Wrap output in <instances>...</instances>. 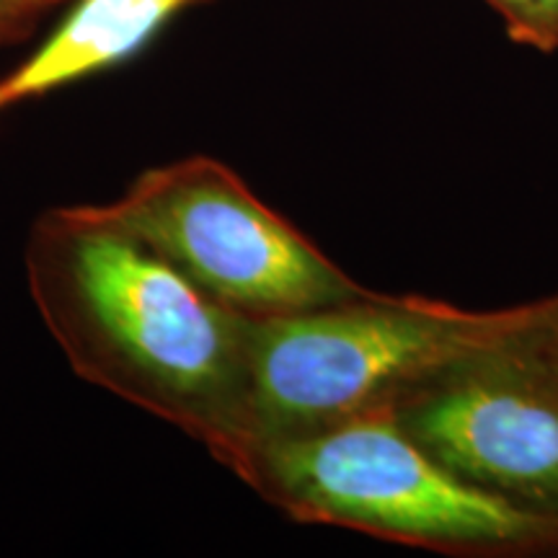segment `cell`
Instances as JSON below:
<instances>
[{
	"label": "cell",
	"instance_id": "obj_3",
	"mask_svg": "<svg viewBox=\"0 0 558 558\" xmlns=\"http://www.w3.org/2000/svg\"><path fill=\"white\" fill-rule=\"evenodd\" d=\"M243 481L298 522L469 556L558 550V522L469 484L396 409L264 442Z\"/></svg>",
	"mask_w": 558,
	"mask_h": 558
},
{
	"label": "cell",
	"instance_id": "obj_1",
	"mask_svg": "<svg viewBox=\"0 0 558 558\" xmlns=\"http://www.w3.org/2000/svg\"><path fill=\"white\" fill-rule=\"evenodd\" d=\"M26 279L78 378L186 432L243 478L248 316L205 295L99 205L39 215Z\"/></svg>",
	"mask_w": 558,
	"mask_h": 558
},
{
	"label": "cell",
	"instance_id": "obj_5",
	"mask_svg": "<svg viewBox=\"0 0 558 558\" xmlns=\"http://www.w3.org/2000/svg\"><path fill=\"white\" fill-rule=\"evenodd\" d=\"M396 414L463 481L558 522V352L546 329L445 369Z\"/></svg>",
	"mask_w": 558,
	"mask_h": 558
},
{
	"label": "cell",
	"instance_id": "obj_6",
	"mask_svg": "<svg viewBox=\"0 0 558 558\" xmlns=\"http://www.w3.org/2000/svg\"><path fill=\"white\" fill-rule=\"evenodd\" d=\"M192 3L197 0H75L58 29L0 78V117L135 58Z\"/></svg>",
	"mask_w": 558,
	"mask_h": 558
},
{
	"label": "cell",
	"instance_id": "obj_4",
	"mask_svg": "<svg viewBox=\"0 0 558 558\" xmlns=\"http://www.w3.org/2000/svg\"><path fill=\"white\" fill-rule=\"evenodd\" d=\"M99 209L241 316H290L369 292L215 158L192 156L140 173Z\"/></svg>",
	"mask_w": 558,
	"mask_h": 558
},
{
	"label": "cell",
	"instance_id": "obj_10",
	"mask_svg": "<svg viewBox=\"0 0 558 558\" xmlns=\"http://www.w3.org/2000/svg\"><path fill=\"white\" fill-rule=\"evenodd\" d=\"M26 3H37V5H45V9H50V5L62 3V0H26Z\"/></svg>",
	"mask_w": 558,
	"mask_h": 558
},
{
	"label": "cell",
	"instance_id": "obj_7",
	"mask_svg": "<svg viewBox=\"0 0 558 558\" xmlns=\"http://www.w3.org/2000/svg\"><path fill=\"white\" fill-rule=\"evenodd\" d=\"M505 19L509 37L520 45L556 50L558 47V0H486Z\"/></svg>",
	"mask_w": 558,
	"mask_h": 558
},
{
	"label": "cell",
	"instance_id": "obj_9",
	"mask_svg": "<svg viewBox=\"0 0 558 558\" xmlns=\"http://www.w3.org/2000/svg\"><path fill=\"white\" fill-rule=\"evenodd\" d=\"M546 341L558 352V295L550 298V316L546 324Z\"/></svg>",
	"mask_w": 558,
	"mask_h": 558
},
{
	"label": "cell",
	"instance_id": "obj_2",
	"mask_svg": "<svg viewBox=\"0 0 558 558\" xmlns=\"http://www.w3.org/2000/svg\"><path fill=\"white\" fill-rule=\"evenodd\" d=\"M548 313L550 300L473 313L437 300L367 292L329 308L251 318V458L271 439L396 409L473 354L538 333Z\"/></svg>",
	"mask_w": 558,
	"mask_h": 558
},
{
	"label": "cell",
	"instance_id": "obj_8",
	"mask_svg": "<svg viewBox=\"0 0 558 558\" xmlns=\"http://www.w3.org/2000/svg\"><path fill=\"white\" fill-rule=\"evenodd\" d=\"M41 11H47L45 5L26 0H0V47L24 37Z\"/></svg>",
	"mask_w": 558,
	"mask_h": 558
}]
</instances>
